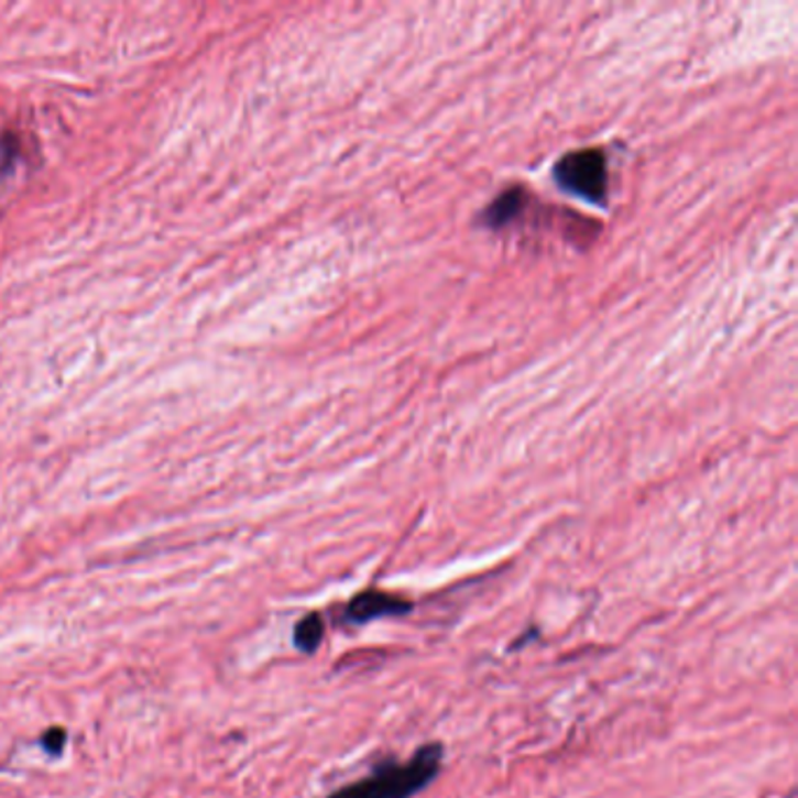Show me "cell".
Listing matches in <instances>:
<instances>
[{"label":"cell","instance_id":"obj_6","mask_svg":"<svg viewBox=\"0 0 798 798\" xmlns=\"http://www.w3.org/2000/svg\"><path fill=\"white\" fill-rule=\"evenodd\" d=\"M41 745H43V750H45L47 754H52V756H59V754L64 752V747H66V731H64V729H50V731L43 735Z\"/></svg>","mask_w":798,"mask_h":798},{"label":"cell","instance_id":"obj_4","mask_svg":"<svg viewBox=\"0 0 798 798\" xmlns=\"http://www.w3.org/2000/svg\"><path fill=\"white\" fill-rule=\"evenodd\" d=\"M321 640H324V621L319 614H309L298 625H295L293 642L300 648V652L314 654L317 652V646L321 644Z\"/></svg>","mask_w":798,"mask_h":798},{"label":"cell","instance_id":"obj_5","mask_svg":"<svg viewBox=\"0 0 798 798\" xmlns=\"http://www.w3.org/2000/svg\"><path fill=\"white\" fill-rule=\"evenodd\" d=\"M520 197H523V193H520V190H511V193H506L504 197L496 199L492 204V209L488 214V220L492 222V226H504L506 220H511L517 214V209H520Z\"/></svg>","mask_w":798,"mask_h":798},{"label":"cell","instance_id":"obj_2","mask_svg":"<svg viewBox=\"0 0 798 798\" xmlns=\"http://www.w3.org/2000/svg\"><path fill=\"white\" fill-rule=\"evenodd\" d=\"M555 176L567 190L592 201H600L606 193V160L600 151H590V147L562 157L555 166Z\"/></svg>","mask_w":798,"mask_h":798},{"label":"cell","instance_id":"obj_3","mask_svg":"<svg viewBox=\"0 0 798 798\" xmlns=\"http://www.w3.org/2000/svg\"><path fill=\"white\" fill-rule=\"evenodd\" d=\"M411 606H413L411 602L398 595H389V592H382V590H363L349 602L347 616L354 623H368V621H375L382 616L407 614Z\"/></svg>","mask_w":798,"mask_h":798},{"label":"cell","instance_id":"obj_1","mask_svg":"<svg viewBox=\"0 0 798 798\" xmlns=\"http://www.w3.org/2000/svg\"><path fill=\"white\" fill-rule=\"evenodd\" d=\"M442 764V747L426 745L417 750L411 764L382 766L378 773L361 779V783L349 785L330 798H411L419 789H424L438 775Z\"/></svg>","mask_w":798,"mask_h":798}]
</instances>
